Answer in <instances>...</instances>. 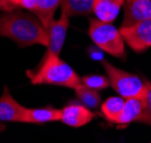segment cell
<instances>
[{
  "mask_svg": "<svg viewBox=\"0 0 151 143\" xmlns=\"http://www.w3.org/2000/svg\"><path fill=\"white\" fill-rule=\"evenodd\" d=\"M0 37L13 40L21 48L34 45L47 47L49 43L48 30L38 16L19 10L0 15Z\"/></svg>",
  "mask_w": 151,
  "mask_h": 143,
  "instance_id": "obj_1",
  "label": "cell"
},
{
  "mask_svg": "<svg viewBox=\"0 0 151 143\" xmlns=\"http://www.w3.org/2000/svg\"><path fill=\"white\" fill-rule=\"evenodd\" d=\"M27 76L32 84L58 85L74 90L82 84V77L59 57H50L40 61L34 72H27Z\"/></svg>",
  "mask_w": 151,
  "mask_h": 143,
  "instance_id": "obj_2",
  "label": "cell"
},
{
  "mask_svg": "<svg viewBox=\"0 0 151 143\" xmlns=\"http://www.w3.org/2000/svg\"><path fill=\"white\" fill-rule=\"evenodd\" d=\"M89 37L93 43L116 58H125V41L119 30L111 23L101 22L97 18L89 21Z\"/></svg>",
  "mask_w": 151,
  "mask_h": 143,
  "instance_id": "obj_3",
  "label": "cell"
},
{
  "mask_svg": "<svg viewBox=\"0 0 151 143\" xmlns=\"http://www.w3.org/2000/svg\"><path fill=\"white\" fill-rule=\"evenodd\" d=\"M102 65L106 70L107 77L109 78L110 86L122 98H135L144 94L145 81H142L137 75L115 67L113 64L106 60L102 61Z\"/></svg>",
  "mask_w": 151,
  "mask_h": 143,
  "instance_id": "obj_4",
  "label": "cell"
},
{
  "mask_svg": "<svg viewBox=\"0 0 151 143\" xmlns=\"http://www.w3.org/2000/svg\"><path fill=\"white\" fill-rule=\"evenodd\" d=\"M125 43L135 52H143L151 47V19L119 29Z\"/></svg>",
  "mask_w": 151,
  "mask_h": 143,
  "instance_id": "obj_5",
  "label": "cell"
},
{
  "mask_svg": "<svg viewBox=\"0 0 151 143\" xmlns=\"http://www.w3.org/2000/svg\"><path fill=\"white\" fill-rule=\"evenodd\" d=\"M68 26H69V16L61 13L60 17L57 21H53L50 27L48 29L49 43L47 45V51L45 52V56L41 61L50 57H59L66 40Z\"/></svg>",
  "mask_w": 151,
  "mask_h": 143,
  "instance_id": "obj_6",
  "label": "cell"
},
{
  "mask_svg": "<svg viewBox=\"0 0 151 143\" xmlns=\"http://www.w3.org/2000/svg\"><path fill=\"white\" fill-rule=\"evenodd\" d=\"M151 19V0H125L122 26Z\"/></svg>",
  "mask_w": 151,
  "mask_h": 143,
  "instance_id": "obj_7",
  "label": "cell"
},
{
  "mask_svg": "<svg viewBox=\"0 0 151 143\" xmlns=\"http://www.w3.org/2000/svg\"><path fill=\"white\" fill-rule=\"evenodd\" d=\"M26 108L18 103L12 96L7 86L4 88V92L0 97V121H15L24 123Z\"/></svg>",
  "mask_w": 151,
  "mask_h": 143,
  "instance_id": "obj_8",
  "label": "cell"
},
{
  "mask_svg": "<svg viewBox=\"0 0 151 143\" xmlns=\"http://www.w3.org/2000/svg\"><path fill=\"white\" fill-rule=\"evenodd\" d=\"M96 117L94 113L88 107L80 103H69L61 109V121L70 127H82Z\"/></svg>",
  "mask_w": 151,
  "mask_h": 143,
  "instance_id": "obj_9",
  "label": "cell"
},
{
  "mask_svg": "<svg viewBox=\"0 0 151 143\" xmlns=\"http://www.w3.org/2000/svg\"><path fill=\"white\" fill-rule=\"evenodd\" d=\"M124 4L125 0H94L93 13L99 21L113 23Z\"/></svg>",
  "mask_w": 151,
  "mask_h": 143,
  "instance_id": "obj_10",
  "label": "cell"
},
{
  "mask_svg": "<svg viewBox=\"0 0 151 143\" xmlns=\"http://www.w3.org/2000/svg\"><path fill=\"white\" fill-rule=\"evenodd\" d=\"M61 121V109L45 107V108H26L24 123L45 124L50 121Z\"/></svg>",
  "mask_w": 151,
  "mask_h": 143,
  "instance_id": "obj_11",
  "label": "cell"
},
{
  "mask_svg": "<svg viewBox=\"0 0 151 143\" xmlns=\"http://www.w3.org/2000/svg\"><path fill=\"white\" fill-rule=\"evenodd\" d=\"M143 110V96L125 99V105L117 125L126 126L133 121H137Z\"/></svg>",
  "mask_w": 151,
  "mask_h": 143,
  "instance_id": "obj_12",
  "label": "cell"
},
{
  "mask_svg": "<svg viewBox=\"0 0 151 143\" xmlns=\"http://www.w3.org/2000/svg\"><path fill=\"white\" fill-rule=\"evenodd\" d=\"M60 5L61 0H37V8L33 14L38 16L43 26L48 30L55 21V13Z\"/></svg>",
  "mask_w": 151,
  "mask_h": 143,
  "instance_id": "obj_13",
  "label": "cell"
},
{
  "mask_svg": "<svg viewBox=\"0 0 151 143\" xmlns=\"http://www.w3.org/2000/svg\"><path fill=\"white\" fill-rule=\"evenodd\" d=\"M94 0H61V13L67 16L88 15L93 11Z\"/></svg>",
  "mask_w": 151,
  "mask_h": 143,
  "instance_id": "obj_14",
  "label": "cell"
},
{
  "mask_svg": "<svg viewBox=\"0 0 151 143\" xmlns=\"http://www.w3.org/2000/svg\"><path fill=\"white\" fill-rule=\"evenodd\" d=\"M125 105V99L119 97H110L101 103V113L108 121L117 124Z\"/></svg>",
  "mask_w": 151,
  "mask_h": 143,
  "instance_id": "obj_15",
  "label": "cell"
},
{
  "mask_svg": "<svg viewBox=\"0 0 151 143\" xmlns=\"http://www.w3.org/2000/svg\"><path fill=\"white\" fill-rule=\"evenodd\" d=\"M76 97L82 102V105L88 107L89 109H96L101 103V96L99 91L92 90L90 88L81 84L77 89H75Z\"/></svg>",
  "mask_w": 151,
  "mask_h": 143,
  "instance_id": "obj_16",
  "label": "cell"
},
{
  "mask_svg": "<svg viewBox=\"0 0 151 143\" xmlns=\"http://www.w3.org/2000/svg\"><path fill=\"white\" fill-rule=\"evenodd\" d=\"M137 123L151 126V83L145 80V90L143 94V110Z\"/></svg>",
  "mask_w": 151,
  "mask_h": 143,
  "instance_id": "obj_17",
  "label": "cell"
},
{
  "mask_svg": "<svg viewBox=\"0 0 151 143\" xmlns=\"http://www.w3.org/2000/svg\"><path fill=\"white\" fill-rule=\"evenodd\" d=\"M82 84L92 90L101 91L107 89L110 85V82L107 76L90 74V75H85L82 77Z\"/></svg>",
  "mask_w": 151,
  "mask_h": 143,
  "instance_id": "obj_18",
  "label": "cell"
},
{
  "mask_svg": "<svg viewBox=\"0 0 151 143\" xmlns=\"http://www.w3.org/2000/svg\"><path fill=\"white\" fill-rule=\"evenodd\" d=\"M14 6L17 8H22L25 10H29L31 13H34L37 8V0H9Z\"/></svg>",
  "mask_w": 151,
  "mask_h": 143,
  "instance_id": "obj_19",
  "label": "cell"
},
{
  "mask_svg": "<svg viewBox=\"0 0 151 143\" xmlns=\"http://www.w3.org/2000/svg\"><path fill=\"white\" fill-rule=\"evenodd\" d=\"M0 10L7 13V11L16 10V7L9 1V0H0Z\"/></svg>",
  "mask_w": 151,
  "mask_h": 143,
  "instance_id": "obj_20",
  "label": "cell"
},
{
  "mask_svg": "<svg viewBox=\"0 0 151 143\" xmlns=\"http://www.w3.org/2000/svg\"><path fill=\"white\" fill-rule=\"evenodd\" d=\"M0 131H1V129H0Z\"/></svg>",
  "mask_w": 151,
  "mask_h": 143,
  "instance_id": "obj_21",
  "label": "cell"
}]
</instances>
